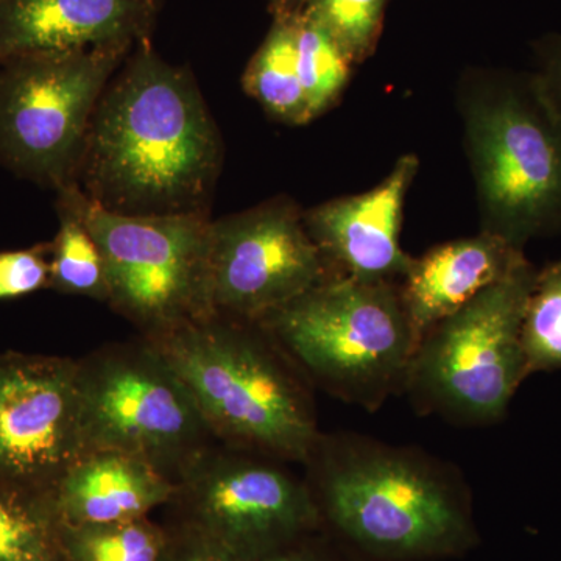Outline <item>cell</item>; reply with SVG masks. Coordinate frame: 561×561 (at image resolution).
I'll use <instances>...</instances> for the list:
<instances>
[{
    "label": "cell",
    "mask_w": 561,
    "mask_h": 561,
    "mask_svg": "<svg viewBox=\"0 0 561 561\" xmlns=\"http://www.w3.org/2000/svg\"><path fill=\"white\" fill-rule=\"evenodd\" d=\"M221 157L197 83L144 50L103 91L73 183L114 213L208 214Z\"/></svg>",
    "instance_id": "cell-1"
},
{
    "label": "cell",
    "mask_w": 561,
    "mask_h": 561,
    "mask_svg": "<svg viewBox=\"0 0 561 561\" xmlns=\"http://www.w3.org/2000/svg\"><path fill=\"white\" fill-rule=\"evenodd\" d=\"M305 467L321 530L357 560L459 559L478 546L470 490L426 453L321 434Z\"/></svg>",
    "instance_id": "cell-2"
},
{
    "label": "cell",
    "mask_w": 561,
    "mask_h": 561,
    "mask_svg": "<svg viewBox=\"0 0 561 561\" xmlns=\"http://www.w3.org/2000/svg\"><path fill=\"white\" fill-rule=\"evenodd\" d=\"M147 341L190 390L216 442L306 463L321 437L309 382L260 324L213 316Z\"/></svg>",
    "instance_id": "cell-3"
},
{
    "label": "cell",
    "mask_w": 561,
    "mask_h": 561,
    "mask_svg": "<svg viewBox=\"0 0 561 561\" xmlns=\"http://www.w3.org/2000/svg\"><path fill=\"white\" fill-rule=\"evenodd\" d=\"M460 99L482 231L524 250L561 230V111L538 73H494Z\"/></svg>",
    "instance_id": "cell-4"
},
{
    "label": "cell",
    "mask_w": 561,
    "mask_h": 561,
    "mask_svg": "<svg viewBox=\"0 0 561 561\" xmlns=\"http://www.w3.org/2000/svg\"><path fill=\"white\" fill-rule=\"evenodd\" d=\"M257 324L306 381L368 412L404 389L419 346L389 280L332 275Z\"/></svg>",
    "instance_id": "cell-5"
},
{
    "label": "cell",
    "mask_w": 561,
    "mask_h": 561,
    "mask_svg": "<svg viewBox=\"0 0 561 561\" xmlns=\"http://www.w3.org/2000/svg\"><path fill=\"white\" fill-rule=\"evenodd\" d=\"M537 272L527 261L424 334L402 389L419 411L470 426L504 419L527 378L522 323Z\"/></svg>",
    "instance_id": "cell-6"
},
{
    "label": "cell",
    "mask_w": 561,
    "mask_h": 561,
    "mask_svg": "<svg viewBox=\"0 0 561 561\" xmlns=\"http://www.w3.org/2000/svg\"><path fill=\"white\" fill-rule=\"evenodd\" d=\"M57 192L58 201L80 217L101 250L108 305L142 337L209 317V214L136 216L106 209L77 183Z\"/></svg>",
    "instance_id": "cell-7"
},
{
    "label": "cell",
    "mask_w": 561,
    "mask_h": 561,
    "mask_svg": "<svg viewBox=\"0 0 561 561\" xmlns=\"http://www.w3.org/2000/svg\"><path fill=\"white\" fill-rule=\"evenodd\" d=\"M77 360L83 453L130 454L176 482L217 443L190 390L147 339L110 343Z\"/></svg>",
    "instance_id": "cell-8"
},
{
    "label": "cell",
    "mask_w": 561,
    "mask_h": 561,
    "mask_svg": "<svg viewBox=\"0 0 561 561\" xmlns=\"http://www.w3.org/2000/svg\"><path fill=\"white\" fill-rule=\"evenodd\" d=\"M124 50L91 47L0 62V162L55 191L73 183L92 114Z\"/></svg>",
    "instance_id": "cell-9"
},
{
    "label": "cell",
    "mask_w": 561,
    "mask_h": 561,
    "mask_svg": "<svg viewBox=\"0 0 561 561\" xmlns=\"http://www.w3.org/2000/svg\"><path fill=\"white\" fill-rule=\"evenodd\" d=\"M172 523L242 561H265L321 530L305 478L287 461L214 443L175 482Z\"/></svg>",
    "instance_id": "cell-10"
},
{
    "label": "cell",
    "mask_w": 561,
    "mask_h": 561,
    "mask_svg": "<svg viewBox=\"0 0 561 561\" xmlns=\"http://www.w3.org/2000/svg\"><path fill=\"white\" fill-rule=\"evenodd\" d=\"M331 276L302 210L289 198L210 224L209 317L257 323Z\"/></svg>",
    "instance_id": "cell-11"
},
{
    "label": "cell",
    "mask_w": 561,
    "mask_h": 561,
    "mask_svg": "<svg viewBox=\"0 0 561 561\" xmlns=\"http://www.w3.org/2000/svg\"><path fill=\"white\" fill-rule=\"evenodd\" d=\"M81 454L79 360L0 354V481L51 496Z\"/></svg>",
    "instance_id": "cell-12"
},
{
    "label": "cell",
    "mask_w": 561,
    "mask_h": 561,
    "mask_svg": "<svg viewBox=\"0 0 561 561\" xmlns=\"http://www.w3.org/2000/svg\"><path fill=\"white\" fill-rule=\"evenodd\" d=\"M419 168V158L405 154L373 190L302 213L332 275L400 283L413 260L402 250L400 234L405 197Z\"/></svg>",
    "instance_id": "cell-13"
},
{
    "label": "cell",
    "mask_w": 561,
    "mask_h": 561,
    "mask_svg": "<svg viewBox=\"0 0 561 561\" xmlns=\"http://www.w3.org/2000/svg\"><path fill=\"white\" fill-rule=\"evenodd\" d=\"M150 0H0V62L24 55L127 47Z\"/></svg>",
    "instance_id": "cell-14"
},
{
    "label": "cell",
    "mask_w": 561,
    "mask_h": 561,
    "mask_svg": "<svg viewBox=\"0 0 561 561\" xmlns=\"http://www.w3.org/2000/svg\"><path fill=\"white\" fill-rule=\"evenodd\" d=\"M526 262L524 250L485 231L413 257L398 287L419 343L435 324Z\"/></svg>",
    "instance_id": "cell-15"
},
{
    "label": "cell",
    "mask_w": 561,
    "mask_h": 561,
    "mask_svg": "<svg viewBox=\"0 0 561 561\" xmlns=\"http://www.w3.org/2000/svg\"><path fill=\"white\" fill-rule=\"evenodd\" d=\"M175 482L149 461L117 451H88L51 491L66 526H102L147 518L168 507Z\"/></svg>",
    "instance_id": "cell-16"
},
{
    "label": "cell",
    "mask_w": 561,
    "mask_h": 561,
    "mask_svg": "<svg viewBox=\"0 0 561 561\" xmlns=\"http://www.w3.org/2000/svg\"><path fill=\"white\" fill-rule=\"evenodd\" d=\"M243 90L275 119L289 125L312 121L297 65V24L278 22L254 55L242 80Z\"/></svg>",
    "instance_id": "cell-17"
},
{
    "label": "cell",
    "mask_w": 561,
    "mask_h": 561,
    "mask_svg": "<svg viewBox=\"0 0 561 561\" xmlns=\"http://www.w3.org/2000/svg\"><path fill=\"white\" fill-rule=\"evenodd\" d=\"M0 561H66L50 494L0 481Z\"/></svg>",
    "instance_id": "cell-18"
},
{
    "label": "cell",
    "mask_w": 561,
    "mask_h": 561,
    "mask_svg": "<svg viewBox=\"0 0 561 561\" xmlns=\"http://www.w3.org/2000/svg\"><path fill=\"white\" fill-rule=\"evenodd\" d=\"M169 529L147 518L102 526L62 524L66 561H165Z\"/></svg>",
    "instance_id": "cell-19"
},
{
    "label": "cell",
    "mask_w": 561,
    "mask_h": 561,
    "mask_svg": "<svg viewBox=\"0 0 561 561\" xmlns=\"http://www.w3.org/2000/svg\"><path fill=\"white\" fill-rule=\"evenodd\" d=\"M60 228L50 242L49 289L108 302V279L98 243L80 217L57 202Z\"/></svg>",
    "instance_id": "cell-20"
},
{
    "label": "cell",
    "mask_w": 561,
    "mask_h": 561,
    "mask_svg": "<svg viewBox=\"0 0 561 561\" xmlns=\"http://www.w3.org/2000/svg\"><path fill=\"white\" fill-rule=\"evenodd\" d=\"M297 24V65L312 119L327 113L341 99L350 80L348 55L330 32L309 16Z\"/></svg>",
    "instance_id": "cell-21"
},
{
    "label": "cell",
    "mask_w": 561,
    "mask_h": 561,
    "mask_svg": "<svg viewBox=\"0 0 561 561\" xmlns=\"http://www.w3.org/2000/svg\"><path fill=\"white\" fill-rule=\"evenodd\" d=\"M522 346L527 376L561 368V260L537 272L524 309Z\"/></svg>",
    "instance_id": "cell-22"
},
{
    "label": "cell",
    "mask_w": 561,
    "mask_h": 561,
    "mask_svg": "<svg viewBox=\"0 0 561 561\" xmlns=\"http://www.w3.org/2000/svg\"><path fill=\"white\" fill-rule=\"evenodd\" d=\"M386 0H313L309 16L320 22L351 62L370 54L381 27Z\"/></svg>",
    "instance_id": "cell-23"
},
{
    "label": "cell",
    "mask_w": 561,
    "mask_h": 561,
    "mask_svg": "<svg viewBox=\"0 0 561 561\" xmlns=\"http://www.w3.org/2000/svg\"><path fill=\"white\" fill-rule=\"evenodd\" d=\"M50 286V242L0 251V301L18 300Z\"/></svg>",
    "instance_id": "cell-24"
},
{
    "label": "cell",
    "mask_w": 561,
    "mask_h": 561,
    "mask_svg": "<svg viewBox=\"0 0 561 561\" xmlns=\"http://www.w3.org/2000/svg\"><path fill=\"white\" fill-rule=\"evenodd\" d=\"M165 526L169 529L165 561H242L201 531L172 522Z\"/></svg>",
    "instance_id": "cell-25"
},
{
    "label": "cell",
    "mask_w": 561,
    "mask_h": 561,
    "mask_svg": "<svg viewBox=\"0 0 561 561\" xmlns=\"http://www.w3.org/2000/svg\"><path fill=\"white\" fill-rule=\"evenodd\" d=\"M265 561H360L323 530Z\"/></svg>",
    "instance_id": "cell-26"
},
{
    "label": "cell",
    "mask_w": 561,
    "mask_h": 561,
    "mask_svg": "<svg viewBox=\"0 0 561 561\" xmlns=\"http://www.w3.org/2000/svg\"><path fill=\"white\" fill-rule=\"evenodd\" d=\"M546 91L561 111V39L551 44L545 55V65L538 73Z\"/></svg>",
    "instance_id": "cell-27"
}]
</instances>
